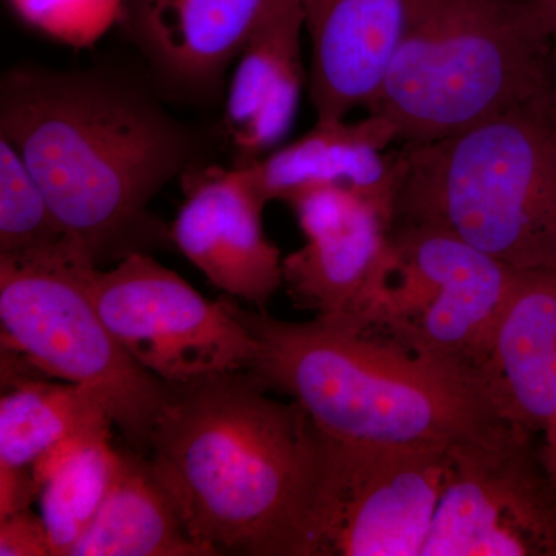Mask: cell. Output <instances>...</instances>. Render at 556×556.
<instances>
[{
    "instance_id": "obj_22",
    "label": "cell",
    "mask_w": 556,
    "mask_h": 556,
    "mask_svg": "<svg viewBox=\"0 0 556 556\" xmlns=\"http://www.w3.org/2000/svg\"><path fill=\"white\" fill-rule=\"evenodd\" d=\"M25 25L75 49L94 46L118 24L124 0H9Z\"/></svg>"
},
{
    "instance_id": "obj_20",
    "label": "cell",
    "mask_w": 556,
    "mask_h": 556,
    "mask_svg": "<svg viewBox=\"0 0 556 556\" xmlns=\"http://www.w3.org/2000/svg\"><path fill=\"white\" fill-rule=\"evenodd\" d=\"M118 450L110 438L93 442L42 485L40 517L49 532L51 556H72L97 518L115 473Z\"/></svg>"
},
{
    "instance_id": "obj_5",
    "label": "cell",
    "mask_w": 556,
    "mask_h": 556,
    "mask_svg": "<svg viewBox=\"0 0 556 556\" xmlns=\"http://www.w3.org/2000/svg\"><path fill=\"white\" fill-rule=\"evenodd\" d=\"M401 152L393 226L445 230L517 270H556L552 100Z\"/></svg>"
},
{
    "instance_id": "obj_24",
    "label": "cell",
    "mask_w": 556,
    "mask_h": 556,
    "mask_svg": "<svg viewBox=\"0 0 556 556\" xmlns=\"http://www.w3.org/2000/svg\"><path fill=\"white\" fill-rule=\"evenodd\" d=\"M540 455L548 477H551L556 485V424L547 434H544L543 445L540 447Z\"/></svg>"
},
{
    "instance_id": "obj_15",
    "label": "cell",
    "mask_w": 556,
    "mask_h": 556,
    "mask_svg": "<svg viewBox=\"0 0 556 556\" xmlns=\"http://www.w3.org/2000/svg\"><path fill=\"white\" fill-rule=\"evenodd\" d=\"M300 0H265L228 84L223 129L239 164L268 155L288 137L306 73Z\"/></svg>"
},
{
    "instance_id": "obj_1",
    "label": "cell",
    "mask_w": 556,
    "mask_h": 556,
    "mask_svg": "<svg viewBox=\"0 0 556 556\" xmlns=\"http://www.w3.org/2000/svg\"><path fill=\"white\" fill-rule=\"evenodd\" d=\"M169 387L148 459L190 538L214 556H317L331 442L305 409L248 372Z\"/></svg>"
},
{
    "instance_id": "obj_11",
    "label": "cell",
    "mask_w": 556,
    "mask_h": 556,
    "mask_svg": "<svg viewBox=\"0 0 556 556\" xmlns=\"http://www.w3.org/2000/svg\"><path fill=\"white\" fill-rule=\"evenodd\" d=\"M283 203L305 237V244L283 258L289 294L317 316L371 329L390 268L391 219L343 186H309Z\"/></svg>"
},
{
    "instance_id": "obj_16",
    "label": "cell",
    "mask_w": 556,
    "mask_h": 556,
    "mask_svg": "<svg viewBox=\"0 0 556 556\" xmlns=\"http://www.w3.org/2000/svg\"><path fill=\"white\" fill-rule=\"evenodd\" d=\"M482 387L508 426L536 437L556 424V270H519Z\"/></svg>"
},
{
    "instance_id": "obj_10",
    "label": "cell",
    "mask_w": 556,
    "mask_h": 556,
    "mask_svg": "<svg viewBox=\"0 0 556 556\" xmlns=\"http://www.w3.org/2000/svg\"><path fill=\"white\" fill-rule=\"evenodd\" d=\"M329 442L317 556H422L450 447Z\"/></svg>"
},
{
    "instance_id": "obj_9",
    "label": "cell",
    "mask_w": 556,
    "mask_h": 556,
    "mask_svg": "<svg viewBox=\"0 0 556 556\" xmlns=\"http://www.w3.org/2000/svg\"><path fill=\"white\" fill-rule=\"evenodd\" d=\"M450 463L422 556H556V485L532 434L506 424Z\"/></svg>"
},
{
    "instance_id": "obj_27",
    "label": "cell",
    "mask_w": 556,
    "mask_h": 556,
    "mask_svg": "<svg viewBox=\"0 0 556 556\" xmlns=\"http://www.w3.org/2000/svg\"><path fill=\"white\" fill-rule=\"evenodd\" d=\"M552 112H554V118H555V123H556V112H555L554 108H552Z\"/></svg>"
},
{
    "instance_id": "obj_26",
    "label": "cell",
    "mask_w": 556,
    "mask_h": 556,
    "mask_svg": "<svg viewBox=\"0 0 556 556\" xmlns=\"http://www.w3.org/2000/svg\"><path fill=\"white\" fill-rule=\"evenodd\" d=\"M552 108H554V110L556 112V89L554 91V97H552Z\"/></svg>"
},
{
    "instance_id": "obj_18",
    "label": "cell",
    "mask_w": 556,
    "mask_h": 556,
    "mask_svg": "<svg viewBox=\"0 0 556 556\" xmlns=\"http://www.w3.org/2000/svg\"><path fill=\"white\" fill-rule=\"evenodd\" d=\"M72 556H214L190 538L148 456L118 450L108 496Z\"/></svg>"
},
{
    "instance_id": "obj_2",
    "label": "cell",
    "mask_w": 556,
    "mask_h": 556,
    "mask_svg": "<svg viewBox=\"0 0 556 556\" xmlns=\"http://www.w3.org/2000/svg\"><path fill=\"white\" fill-rule=\"evenodd\" d=\"M0 137L98 265L156 239L149 204L200 164L192 129L148 90L105 70L10 68L0 84Z\"/></svg>"
},
{
    "instance_id": "obj_12",
    "label": "cell",
    "mask_w": 556,
    "mask_h": 556,
    "mask_svg": "<svg viewBox=\"0 0 556 556\" xmlns=\"http://www.w3.org/2000/svg\"><path fill=\"white\" fill-rule=\"evenodd\" d=\"M169 239L225 294L266 311L283 287L280 249L266 237V201L251 164L190 167Z\"/></svg>"
},
{
    "instance_id": "obj_14",
    "label": "cell",
    "mask_w": 556,
    "mask_h": 556,
    "mask_svg": "<svg viewBox=\"0 0 556 556\" xmlns=\"http://www.w3.org/2000/svg\"><path fill=\"white\" fill-rule=\"evenodd\" d=\"M311 43L316 123L346 119L378 93L404 30L408 0H300Z\"/></svg>"
},
{
    "instance_id": "obj_21",
    "label": "cell",
    "mask_w": 556,
    "mask_h": 556,
    "mask_svg": "<svg viewBox=\"0 0 556 556\" xmlns=\"http://www.w3.org/2000/svg\"><path fill=\"white\" fill-rule=\"evenodd\" d=\"M72 239L17 150L0 137V255H21Z\"/></svg>"
},
{
    "instance_id": "obj_8",
    "label": "cell",
    "mask_w": 556,
    "mask_h": 556,
    "mask_svg": "<svg viewBox=\"0 0 556 556\" xmlns=\"http://www.w3.org/2000/svg\"><path fill=\"white\" fill-rule=\"evenodd\" d=\"M89 292L127 353L169 386L248 372L257 361V339L236 303L203 298L146 252H131L112 269L93 266Z\"/></svg>"
},
{
    "instance_id": "obj_23",
    "label": "cell",
    "mask_w": 556,
    "mask_h": 556,
    "mask_svg": "<svg viewBox=\"0 0 556 556\" xmlns=\"http://www.w3.org/2000/svg\"><path fill=\"white\" fill-rule=\"evenodd\" d=\"M0 556H51L42 517L24 508L0 519Z\"/></svg>"
},
{
    "instance_id": "obj_13",
    "label": "cell",
    "mask_w": 556,
    "mask_h": 556,
    "mask_svg": "<svg viewBox=\"0 0 556 556\" xmlns=\"http://www.w3.org/2000/svg\"><path fill=\"white\" fill-rule=\"evenodd\" d=\"M265 0H124L118 25L155 75L186 97H214Z\"/></svg>"
},
{
    "instance_id": "obj_19",
    "label": "cell",
    "mask_w": 556,
    "mask_h": 556,
    "mask_svg": "<svg viewBox=\"0 0 556 556\" xmlns=\"http://www.w3.org/2000/svg\"><path fill=\"white\" fill-rule=\"evenodd\" d=\"M2 383L9 391L0 399V475L33 479L36 460L62 439L113 427L100 399L75 383L22 372L2 376Z\"/></svg>"
},
{
    "instance_id": "obj_7",
    "label": "cell",
    "mask_w": 556,
    "mask_h": 556,
    "mask_svg": "<svg viewBox=\"0 0 556 556\" xmlns=\"http://www.w3.org/2000/svg\"><path fill=\"white\" fill-rule=\"evenodd\" d=\"M518 273L445 230L393 226L386 292L371 331L482 388Z\"/></svg>"
},
{
    "instance_id": "obj_4",
    "label": "cell",
    "mask_w": 556,
    "mask_h": 556,
    "mask_svg": "<svg viewBox=\"0 0 556 556\" xmlns=\"http://www.w3.org/2000/svg\"><path fill=\"white\" fill-rule=\"evenodd\" d=\"M556 42L527 0H408L404 30L368 115L404 144L452 137L552 100Z\"/></svg>"
},
{
    "instance_id": "obj_6",
    "label": "cell",
    "mask_w": 556,
    "mask_h": 556,
    "mask_svg": "<svg viewBox=\"0 0 556 556\" xmlns=\"http://www.w3.org/2000/svg\"><path fill=\"white\" fill-rule=\"evenodd\" d=\"M93 266L100 265L73 239L0 255L2 346L100 399L113 426L144 453L170 387L142 368L102 320L89 292Z\"/></svg>"
},
{
    "instance_id": "obj_25",
    "label": "cell",
    "mask_w": 556,
    "mask_h": 556,
    "mask_svg": "<svg viewBox=\"0 0 556 556\" xmlns=\"http://www.w3.org/2000/svg\"><path fill=\"white\" fill-rule=\"evenodd\" d=\"M527 2L532 3L540 11L541 16L546 20L556 42V0H527Z\"/></svg>"
},
{
    "instance_id": "obj_17",
    "label": "cell",
    "mask_w": 556,
    "mask_h": 556,
    "mask_svg": "<svg viewBox=\"0 0 556 556\" xmlns=\"http://www.w3.org/2000/svg\"><path fill=\"white\" fill-rule=\"evenodd\" d=\"M396 141V127L376 115L316 123L298 141L249 164L268 203L309 186H343L371 201L393 223L404 160L401 150H386Z\"/></svg>"
},
{
    "instance_id": "obj_3",
    "label": "cell",
    "mask_w": 556,
    "mask_h": 556,
    "mask_svg": "<svg viewBox=\"0 0 556 556\" xmlns=\"http://www.w3.org/2000/svg\"><path fill=\"white\" fill-rule=\"evenodd\" d=\"M236 309L260 345L248 375L298 402L338 444L448 448L506 426L473 379L380 332Z\"/></svg>"
}]
</instances>
